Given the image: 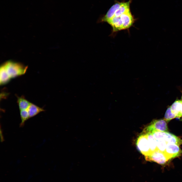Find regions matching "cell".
Masks as SVG:
<instances>
[{
    "label": "cell",
    "mask_w": 182,
    "mask_h": 182,
    "mask_svg": "<svg viewBox=\"0 0 182 182\" xmlns=\"http://www.w3.org/2000/svg\"><path fill=\"white\" fill-rule=\"evenodd\" d=\"M176 118H177L176 116L172 112L170 106H169L165 113L164 120L167 122H168L171 120Z\"/></svg>",
    "instance_id": "18"
},
{
    "label": "cell",
    "mask_w": 182,
    "mask_h": 182,
    "mask_svg": "<svg viewBox=\"0 0 182 182\" xmlns=\"http://www.w3.org/2000/svg\"><path fill=\"white\" fill-rule=\"evenodd\" d=\"M5 70L2 68H0V83L1 85L8 83L10 80Z\"/></svg>",
    "instance_id": "15"
},
{
    "label": "cell",
    "mask_w": 182,
    "mask_h": 182,
    "mask_svg": "<svg viewBox=\"0 0 182 182\" xmlns=\"http://www.w3.org/2000/svg\"><path fill=\"white\" fill-rule=\"evenodd\" d=\"M182 105V100L177 99L170 106L172 112L176 116L177 118L182 117L180 112Z\"/></svg>",
    "instance_id": "10"
},
{
    "label": "cell",
    "mask_w": 182,
    "mask_h": 182,
    "mask_svg": "<svg viewBox=\"0 0 182 182\" xmlns=\"http://www.w3.org/2000/svg\"><path fill=\"white\" fill-rule=\"evenodd\" d=\"M136 145L138 150L145 157L149 155L151 152L145 133H143L139 136Z\"/></svg>",
    "instance_id": "4"
},
{
    "label": "cell",
    "mask_w": 182,
    "mask_h": 182,
    "mask_svg": "<svg viewBox=\"0 0 182 182\" xmlns=\"http://www.w3.org/2000/svg\"><path fill=\"white\" fill-rule=\"evenodd\" d=\"M27 110L30 118L35 116L40 112L45 111L42 108L32 103H31Z\"/></svg>",
    "instance_id": "11"
},
{
    "label": "cell",
    "mask_w": 182,
    "mask_h": 182,
    "mask_svg": "<svg viewBox=\"0 0 182 182\" xmlns=\"http://www.w3.org/2000/svg\"><path fill=\"white\" fill-rule=\"evenodd\" d=\"M145 133L146 134L151 152L156 150L157 148L156 140L152 134L150 132Z\"/></svg>",
    "instance_id": "14"
},
{
    "label": "cell",
    "mask_w": 182,
    "mask_h": 182,
    "mask_svg": "<svg viewBox=\"0 0 182 182\" xmlns=\"http://www.w3.org/2000/svg\"><path fill=\"white\" fill-rule=\"evenodd\" d=\"M107 23L112 27L113 33L123 30L120 16L119 17L114 16Z\"/></svg>",
    "instance_id": "9"
},
{
    "label": "cell",
    "mask_w": 182,
    "mask_h": 182,
    "mask_svg": "<svg viewBox=\"0 0 182 182\" xmlns=\"http://www.w3.org/2000/svg\"><path fill=\"white\" fill-rule=\"evenodd\" d=\"M145 157L147 161L155 162L162 165L165 164L169 161L164 153L157 150Z\"/></svg>",
    "instance_id": "5"
},
{
    "label": "cell",
    "mask_w": 182,
    "mask_h": 182,
    "mask_svg": "<svg viewBox=\"0 0 182 182\" xmlns=\"http://www.w3.org/2000/svg\"><path fill=\"white\" fill-rule=\"evenodd\" d=\"M0 67L4 69L10 79L24 75L28 68L20 63L11 60L6 61Z\"/></svg>",
    "instance_id": "1"
},
{
    "label": "cell",
    "mask_w": 182,
    "mask_h": 182,
    "mask_svg": "<svg viewBox=\"0 0 182 182\" xmlns=\"http://www.w3.org/2000/svg\"><path fill=\"white\" fill-rule=\"evenodd\" d=\"M155 140L157 150L164 153L166 148L167 142L165 140L162 139Z\"/></svg>",
    "instance_id": "17"
},
{
    "label": "cell",
    "mask_w": 182,
    "mask_h": 182,
    "mask_svg": "<svg viewBox=\"0 0 182 182\" xmlns=\"http://www.w3.org/2000/svg\"><path fill=\"white\" fill-rule=\"evenodd\" d=\"M164 153L169 160L180 156L182 153V150L176 144L167 143Z\"/></svg>",
    "instance_id": "6"
},
{
    "label": "cell",
    "mask_w": 182,
    "mask_h": 182,
    "mask_svg": "<svg viewBox=\"0 0 182 182\" xmlns=\"http://www.w3.org/2000/svg\"><path fill=\"white\" fill-rule=\"evenodd\" d=\"M151 133L155 140H163L167 143L175 144L179 146L182 144V139L168 132L154 131Z\"/></svg>",
    "instance_id": "2"
},
{
    "label": "cell",
    "mask_w": 182,
    "mask_h": 182,
    "mask_svg": "<svg viewBox=\"0 0 182 182\" xmlns=\"http://www.w3.org/2000/svg\"><path fill=\"white\" fill-rule=\"evenodd\" d=\"M180 112L181 113L182 115V105L181 106V110H180Z\"/></svg>",
    "instance_id": "19"
},
{
    "label": "cell",
    "mask_w": 182,
    "mask_h": 182,
    "mask_svg": "<svg viewBox=\"0 0 182 182\" xmlns=\"http://www.w3.org/2000/svg\"><path fill=\"white\" fill-rule=\"evenodd\" d=\"M122 3V2H116L110 8L106 14L100 17L98 20L97 22H107L114 16L116 12Z\"/></svg>",
    "instance_id": "7"
},
{
    "label": "cell",
    "mask_w": 182,
    "mask_h": 182,
    "mask_svg": "<svg viewBox=\"0 0 182 182\" xmlns=\"http://www.w3.org/2000/svg\"><path fill=\"white\" fill-rule=\"evenodd\" d=\"M17 103L20 110H27L31 103L29 101L24 97L22 96L19 97L17 96Z\"/></svg>",
    "instance_id": "13"
},
{
    "label": "cell",
    "mask_w": 182,
    "mask_h": 182,
    "mask_svg": "<svg viewBox=\"0 0 182 182\" xmlns=\"http://www.w3.org/2000/svg\"><path fill=\"white\" fill-rule=\"evenodd\" d=\"M123 30L128 29L132 26L135 19L132 14L130 10H129L120 16Z\"/></svg>",
    "instance_id": "8"
},
{
    "label": "cell",
    "mask_w": 182,
    "mask_h": 182,
    "mask_svg": "<svg viewBox=\"0 0 182 182\" xmlns=\"http://www.w3.org/2000/svg\"><path fill=\"white\" fill-rule=\"evenodd\" d=\"M166 121L164 119H155L145 128L143 132L151 133L154 131L167 132L168 128Z\"/></svg>",
    "instance_id": "3"
},
{
    "label": "cell",
    "mask_w": 182,
    "mask_h": 182,
    "mask_svg": "<svg viewBox=\"0 0 182 182\" xmlns=\"http://www.w3.org/2000/svg\"><path fill=\"white\" fill-rule=\"evenodd\" d=\"M20 115L21 121L20 126L22 127L24 125L25 122L30 118L27 109L20 110Z\"/></svg>",
    "instance_id": "16"
},
{
    "label": "cell",
    "mask_w": 182,
    "mask_h": 182,
    "mask_svg": "<svg viewBox=\"0 0 182 182\" xmlns=\"http://www.w3.org/2000/svg\"><path fill=\"white\" fill-rule=\"evenodd\" d=\"M131 0L125 2H122L121 5L116 12L114 16L119 17L127 11L130 10Z\"/></svg>",
    "instance_id": "12"
},
{
    "label": "cell",
    "mask_w": 182,
    "mask_h": 182,
    "mask_svg": "<svg viewBox=\"0 0 182 182\" xmlns=\"http://www.w3.org/2000/svg\"><path fill=\"white\" fill-rule=\"evenodd\" d=\"M180 91H181V92L182 93V95H181V100H182V91L180 90Z\"/></svg>",
    "instance_id": "20"
}]
</instances>
